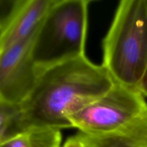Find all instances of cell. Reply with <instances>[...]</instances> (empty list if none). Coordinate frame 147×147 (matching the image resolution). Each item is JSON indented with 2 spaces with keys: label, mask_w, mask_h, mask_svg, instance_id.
Masks as SVG:
<instances>
[{
  "label": "cell",
  "mask_w": 147,
  "mask_h": 147,
  "mask_svg": "<svg viewBox=\"0 0 147 147\" xmlns=\"http://www.w3.org/2000/svg\"><path fill=\"white\" fill-rule=\"evenodd\" d=\"M17 0H0V30L11 15Z\"/></svg>",
  "instance_id": "cell-9"
},
{
  "label": "cell",
  "mask_w": 147,
  "mask_h": 147,
  "mask_svg": "<svg viewBox=\"0 0 147 147\" xmlns=\"http://www.w3.org/2000/svg\"><path fill=\"white\" fill-rule=\"evenodd\" d=\"M138 90L143 94L144 96L147 97V67L138 86Z\"/></svg>",
  "instance_id": "cell-11"
},
{
  "label": "cell",
  "mask_w": 147,
  "mask_h": 147,
  "mask_svg": "<svg viewBox=\"0 0 147 147\" xmlns=\"http://www.w3.org/2000/svg\"><path fill=\"white\" fill-rule=\"evenodd\" d=\"M88 0H55L39 26L32 56L39 70L86 56Z\"/></svg>",
  "instance_id": "cell-3"
},
{
  "label": "cell",
  "mask_w": 147,
  "mask_h": 147,
  "mask_svg": "<svg viewBox=\"0 0 147 147\" xmlns=\"http://www.w3.org/2000/svg\"><path fill=\"white\" fill-rule=\"evenodd\" d=\"M86 147H147V119L116 134L88 136L78 133Z\"/></svg>",
  "instance_id": "cell-7"
},
{
  "label": "cell",
  "mask_w": 147,
  "mask_h": 147,
  "mask_svg": "<svg viewBox=\"0 0 147 147\" xmlns=\"http://www.w3.org/2000/svg\"><path fill=\"white\" fill-rule=\"evenodd\" d=\"M63 147H86L84 142L80 137L78 134L68 138L63 144Z\"/></svg>",
  "instance_id": "cell-10"
},
{
  "label": "cell",
  "mask_w": 147,
  "mask_h": 147,
  "mask_svg": "<svg viewBox=\"0 0 147 147\" xmlns=\"http://www.w3.org/2000/svg\"><path fill=\"white\" fill-rule=\"evenodd\" d=\"M34 34L0 53V100L5 103L20 106L35 86L40 70L32 56Z\"/></svg>",
  "instance_id": "cell-5"
},
{
  "label": "cell",
  "mask_w": 147,
  "mask_h": 147,
  "mask_svg": "<svg viewBox=\"0 0 147 147\" xmlns=\"http://www.w3.org/2000/svg\"><path fill=\"white\" fill-rule=\"evenodd\" d=\"M60 130L30 128L9 135L0 142V147H61Z\"/></svg>",
  "instance_id": "cell-8"
},
{
  "label": "cell",
  "mask_w": 147,
  "mask_h": 147,
  "mask_svg": "<svg viewBox=\"0 0 147 147\" xmlns=\"http://www.w3.org/2000/svg\"><path fill=\"white\" fill-rule=\"evenodd\" d=\"M115 82L138 88L147 67V0L119 2L103 41V63Z\"/></svg>",
  "instance_id": "cell-2"
},
{
  "label": "cell",
  "mask_w": 147,
  "mask_h": 147,
  "mask_svg": "<svg viewBox=\"0 0 147 147\" xmlns=\"http://www.w3.org/2000/svg\"><path fill=\"white\" fill-rule=\"evenodd\" d=\"M146 119V97L136 88L116 82L106 94L68 118L72 128L94 136L121 133Z\"/></svg>",
  "instance_id": "cell-4"
},
{
  "label": "cell",
  "mask_w": 147,
  "mask_h": 147,
  "mask_svg": "<svg viewBox=\"0 0 147 147\" xmlns=\"http://www.w3.org/2000/svg\"><path fill=\"white\" fill-rule=\"evenodd\" d=\"M55 0H17L11 15L0 30V53L37 32Z\"/></svg>",
  "instance_id": "cell-6"
},
{
  "label": "cell",
  "mask_w": 147,
  "mask_h": 147,
  "mask_svg": "<svg viewBox=\"0 0 147 147\" xmlns=\"http://www.w3.org/2000/svg\"><path fill=\"white\" fill-rule=\"evenodd\" d=\"M106 68L86 56L40 70L35 86L20 105L18 129L72 128L68 118L114 85Z\"/></svg>",
  "instance_id": "cell-1"
}]
</instances>
